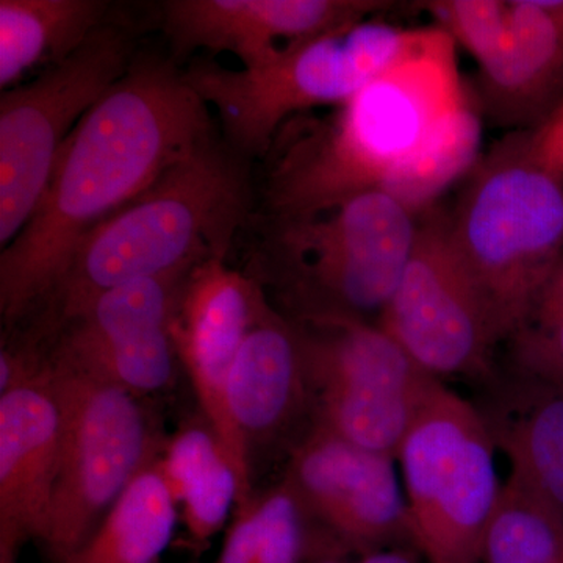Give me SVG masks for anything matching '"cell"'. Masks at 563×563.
I'll use <instances>...</instances> for the list:
<instances>
[{
    "mask_svg": "<svg viewBox=\"0 0 563 563\" xmlns=\"http://www.w3.org/2000/svg\"><path fill=\"white\" fill-rule=\"evenodd\" d=\"M479 146L454 41L435 27L329 117L284 124L265 155V207L269 220H292L383 190L420 217L474 168Z\"/></svg>",
    "mask_w": 563,
    "mask_h": 563,
    "instance_id": "6da1fadb",
    "label": "cell"
},
{
    "mask_svg": "<svg viewBox=\"0 0 563 563\" xmlns=\"http://www.w3.org/2000/svg\"><path fill=\"white\" fill-rule=\"evenodd\" d=\"M209 106L173 58L139 55L63 143L38 206L0 255V310L43 306L77 243L213 139Z\"/></svg>",
    "mask_w": 563,
    "mask_h": 563,
    "instance_id": "7a4b0ae2",
    "label": "cell"
},
{
    "mask_svg": "<svg viewBox=\"0 0 563 563\" xmlns=\"http://www.w3.org/2000/svg\"><path fill=\"white\" fill-rule=\"evenodd\" d=\"M244 158L213 136L91 229L47 296L51 328H65L118 285L225 258L250 213Z\"/></svg>",
    "mask_w": 563,
    "mask_h": 563,
    "instance_id": "3957f363",
    "label": "cell"
},
{
    "mask_svg": "<svg viewBox=\"0 0 563 563\" xmlns=\"http://www.w3.org/2000/svg\"><path fill=\"white\" fill-rule=\"evenodd\" d=\"M450 231L501 340L510 339L563 261V106L477 161Z\"/></svg>",
    "mask_w": 563,
    "mask_h": 563,
    "instance_id": "277c9868",
    "label": "cell"
},
{
    "mask_svg": "<svg viewBox=\"0 0 563 563\" xmlns=\"http://www.w3.org/2000/svg\"><path fill=\"white\" fill-rule=\"evenodd\" d=\"M435 32L363 20L309 41L258 69L192 63L185 79L220 117L225 143L265 157L277 132L313 107L340 106L420 51Z\"/></svg>",
    "mask_w": 563,
    "mask_h": 563,
    "instance_id": "5b68a950",
    "label": "cell"
},
{
    "mask_svg": "<svg viewBox=\"0 0 563 563\" xmlns=\"http://www.w3.org/2000/svg\"><path fill=\"white\" fill-rule=\"evenodd\" d=\"M418 214L373 190L310 217L272 220L268 261L306 302L303 320L384 312L412 254Z\"/></svg>",
    "mask_w": 563,
    "mask_h": 563,
    "instance_id": "8992f818",
    "label": "cell"
},
{
    "mask_svg": "<svg viewBox=\"0 0 563 563\" xmlns=\"http://www.w3.org/2000/svg\"><path fill=\"white\" fill-rule=\"evenodd\" d=\"M483 412L432 388L396 453L412 542L431 563H481L503 484Z\"/></svg>",
    "mask_w": 563,
    "mask_h": 563,
    "instance_id": "52a82bcc",
    "label": "cell"
},
{
    "mask_svg": "<svg viewBox=\"0 0 563 563\" xmlns=\"http://www.w3.org/2000/svg\"><path fill=\"white\" fill-rule=\"evenodd\" d=\"M60 409L57 483L41 544L65 563L95 532L154 446L135 395L58 355L44 363Z\"/></svg>",
    "mask_w": 563,
    "mask_h": 563,
    "instance_id": "ba28073f",
    "label": "cell"
},
{
    "mask_svg": "<svg viewBox=\"0 0 563 563\" xmlns=\"http://www.w3.org/2000/svg\"><path fill=\"white\" fill-rule=\"evenodd\" d=\"M133 47L131 29L110 20L66 60L0 95L3 250L31 220L70 132L131 68Z\"/></svg>",
    "mask_w": 563,
    "mask_h": 563,
    "instance_id": "9c48e42d",
    "label": "cell"
},
{
    "mask_svg": "<svg viewBox=\"0 0 563 563\" xmlns=\"http://www.w3.org/2000/svg\"><path fill=\"white\" fill-rule=\"evenodd\" d=\"M303 321L296 333L306 390H312L320 413L318 428L396 459L440 379L377 324L357 318Z\"/></svg>",
    "mask_w": 563,
    "mask_h": 563,
    "instance_id": "30bf717a",
    "label": "cell"
},
{
    "mask_svg": "<svg viewBox=\"0 0 563 563\" xmlns=\"http://www.w3.org/2000/svg\"><path fill=\"white\" fill-rule=\"evenodd\" d=\"M376 324L437 379L487 369L501 335L442 211L418 218L412 254Z\"/></svg>",
    "mask_w": 563,
    "mask_h": 563,
    "instance_id": "8fae6325",
    "label": "cell"
},
{
    "mask_svg": "<svg viewBox=\"0 0 563 563\" xmlns=\"http://www.w3.org/2000/svg\"><path fill=\"white\" fill-rule=\"evenodd\" d=\"M269 312L257 280L225 258H210L185 277L168 324L207 422L239 479V509L252 501L250 444L232 420L228 383L247 333Z\"/></svg>",
    "mask_w": 563,
    "mask_h": 563,
    "instance_id": "7c38bea8",
    "label": "cell"
},
{
    "mask_svg": "<svg viewBox=\"0 0 563 563\" xmlns=\"http://www.w3.org/2000/svg\"><path fill=\"white\" fill-rule=\"evenodd\" d=\"M303 514L363 554L412 542L396 459L318 428L292 455L284 483ZM413 543V542H412Z\"/></svg>",
    "mask_w": 563,
    "mask_h": 563,
    "instance_id": "4fadbf2b",
    "label": "cell"
},
{
    "mask_svg": "<svg viewBox=\"0 0 563 563\" xmlns=\"http://www.w3.org/2000/svg\"><path fill=\"white\" fill-rule=\"evenodd\" d=\"M388 5L374 0H172L163 7V29L176 57L199 49L231 52L243 69H258Z\"/></svg>",
    "mask_w": 563,
    "mask_h": 563,
    "instance_id": "5bb4252c",
    "label": "cell"
},
{
    "mask_svg": "<svg viewBox=\"0 0 563 563\" xmlns=\"http://www.w3.org/2000/svg\"><path fill=\"white\" fill-rule=\"evenodd\" d=\"M60 409L44 365L0 393V551L44 539L60 459Z\"/></svg>",
    "mask_w": 563,
    "mask_h": 563,
    "instance_id": "9a60e30c",
    "label": "cell"
},
{
    "mask_svg": "<svg viewBox=\"0 0 563 563\" xmlns=\"http://www.w3.org/2000/svg\"><path fill=\"white\" fill-rule=\"evenodd\" d=\"M510 31L477 87L487 117L514 131L542 124L563 106V0H510Z\"/></svg>",
    "mask_w": 563,
    "mask_h": 563,
    "instance_id": "2e32d148",
    "label": "cell"
},
{
    "mask_svg": "<svg viewBox=\"0 0 563 563\" xmlns=\"http://www.w3.org/2000/svg\"><path fill=\"white\" fill-rule=\"evenodd\" d=\"M501 402L483 412L510 479L563 521V383L526 376Z\"/></svg>",
    "mask_w": 563,
    "mask_h": 563,
    "instance_id": "e0dca14e",
    "label": "cell"
},
{
    "mask_svg": "<svg viewBox=\"0 0 563 563\" xmlns=\"http://www.w3.org/2000/svg\"><path fill=\"white\" fill-rule=\"evenodd\" d=\"M306 391L296 329L266 313L247 333L228 383L229 410L246 443L279 428Z\"/></svg>",
    "mask_w": 563,
    "mask_h": 563,
    "instance_id": "ac0fdd59",
    "label": "cell"
},
{
    "mask_svg": "<svg viewBox=\"0 0 563 563\" xmlns=\"http://www.w3.org/2000/svg\"><path fill=\"white\" fill-rule=\"evenodd\" d=\"M103 0H0V88L58 65L109 16Z\"/></svg>",
    "mask_w": 563,
    "mask_h": 563,
    "instance_id": "d6986e66",
    "label": "cell"
},
{
    "mask_svg": "<svg viewBox=\"0 0 563 563\" xmlns=\"http://www.w3.org/2000/svg\"><path fill=\"white\" fill-rule=\"evenodd\" d=\"M176 523L177 504L152 459L65 563H157Z\"/></svg>",
    "mask_w": 563,
    "mask_h": 563,
    "instance_id": "ffe728a7",
    "label": "cell"
},
{
    "mask_svg": "<svg viewBox=\"0 0 563 563\" xmlns=\"http://www.w3.org/2000/svg\"><path fill=\"white\" fill-rule=\"evenodd\" d=\"M161 470L195 547L209 543L228 521L240 485L210 428L184 429L166 448Z\"/></svg>",
    "mask_w": 563,
    "mask_h": 563,
    "instance_id": "44dd1931",
    "label": "cell"
},
{
    "mask_svg": "<svg viewBox=\"0 0 563 563\" xmlns=\"http://www.w3.org/2000/svg\"><path fill=\"white\" fill-rule=\"evenodd\" d=\"M188 272L146 277L99 295L65 325L63 342L113 343L168 329Z\"/></svg>",
    "mask_w": 563,
    "mask_h": 563,
    "instance_id": "7402d4cb",
    "label": "cell"
},
{
    "mask_svg": "<svg viewBox=\"0 0 563 563\" xmlns=\"http://www.w3.org/2000/svg\"><path fill=\"white\" fill-rule=\"evenodd\" d=\"M481 563H563V521L509 477L485 532Z\"/></svg>",
    "mask_w": 563,
    "mask_h": 563,
    "instance_id": "603a6c76",
    "label": "cell"
},
{
    "mask_svg": "<svg viewBox=\"0 0 563 563\" xmlns=\"http://www.w3.org/2000/svg\"><path fill=\"white\" fill-rule=\"evenodd\" d=\"M54 355L135 396L162 390L172 383L179 357L168 329L113 343L60 340Z\"/></svg>",
    "mask_w": 563,
    "mask_h": 563,
    "instance_id": "cb8c5ba5",
    "label": "cell"
},
{
    "mask_svg": "<svg viewBox=\"0 0 563 563\" xmlns=\"http://www.w3.org/2000/svg\"><path fill=\"white\" fill-rule=\"evenodd\" d=\"M521 374L563 383V261L510 336Z\"/></svg>",
    "mask_w": 563,
    "mask_h": 563,
    "instance_id": "d4e9b609",
    "label": "cell"
},
{
    "mask_svg": "<svg viewBox=\"0 0 563 563\" xmlns=\"http://www.w3.org/2000/svg\"><path fill=\"white\" fill-rule=\"evenodd\" d=\"M437 29L473 55L477 65L490 62L510 31L507 0H435L426 2Z\"/></svg>",
    "mask_w": 563,
    "mask_h": 563,
    "instance_id": "484cf974",
    "label": "cell"
},
{
    "mask_svg": "<svg viewBox=\"0 0 563 563\" xmlns=\"http://www.w3.org/2000/svg\"><path fill=\"white\" fill-rule=\"evenodd\" d=\"M261 518V563H301L303 514L287 485L255 501Z\"/></svg>",
    "mask_w": 563,
    "mask_h": 563,
    "instance_id": "4316f807",
    "label": "cell"
},
{
    "mask_svg": "<svg viewBox=\"0 0 563 563\" xmlns=\"http://www.w3.org/2000/svg\"><path fill=\"white\" fill-rule=\"evenodd\" d=\"M218 563H261V518L254 499L239 509Z\"/></svg>",
    "mask_w": 563,
    "mask_h": 563,
    "instance_id": "83f0119b",
    "label": "cell"
},
{
    "mask_svg": "<svg viewBox=\"0 0 563 563\" xmlns=\"http://www.w3.org/2000/svg\"><path fill=\"white\" fill-rule=\"evenodd\" d=\"M355 563H417V559L404 548H387L363 554L361 561Z\"/></svg>",
    "mask_w": 563,
    "mask_h": 563,
    "instance_id": "f1b7e54d",
    "label": "cell"
},
{
    "mask_svg": "<svg viewBox=\"0 0 563 563\" xmlns=\"http://www.w3.org/2000/svg\"><path fill=\"white\" fill-rule=\"evenodd\" d=\"M317 563H343V562L335 561V559H328V561H320V562H317Z\"/></svg>",
    "mask_w": 563,
    "mask_h": 563,
    "instance_id": "f546056e",
    "label": "cell"
}]
</instances>
